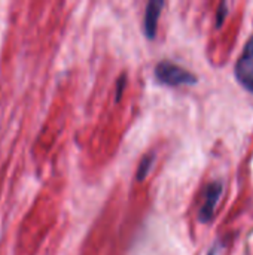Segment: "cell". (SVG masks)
<instances>
[{
	"label": "cell",
	"mask_w": 253,
	"mask_h": 255,
	"mask_svg": "<svg viewBox=\"0 0 253 255\" xmlns=\"http://www.w3.org/2000/svg\"><path fill=\"white\" fill-rule=\"evenodd\" d=\"M237 81L253 94V36L246 42L242 55L236 63Z\"/></svg>",
	"instance_id": "7a4b0ae2"
},
{
	"label": "cell",
	"mask_w": 253,
	"mask_h": 255,
	"mask_svg": "<svg viewBox=\"0 0 253 255\" xmlns=\"http://www.w3.org/2000/svg\"><path fill=\"white\" fill-rule=\"evenodd\" d=\"M164 7L163 0H151L146 6L145 12V21H143V30L149 39H154L157 34V25H158V18L161 15V9Z\"/></svg>",
	"instance_id": "277c9868"
},
{
	"label": "cell",
	"mask_w": 253,
	"mask_h": 255,
	"mask_svg": "<svg viewBox=\"0 0 253 255\" xmlns=\"http://www.w3.org/2000/svg\"><path fill=\"white\" fill-rule=\"evenodd\" d=\"M222 196V182L219 181H215L212 182L207 188H206V193H204V203L201 205L200 208V212H198V218L201 223H209L215 214V209L218 206V202Z\"/></svg>",
	"instance_id": "3957f363"
},
{
	"label": "cell",
	"mask_w": 253,
	"mask_h": 255,
	"mask_svg": "<svg viewBox=\"0 0 253 255\" xmlns=\"http://www.w3.org/2000/svg\"><path fill=\"white\" fill-rule=\"evenodd\" d=\"M154 160H155L154 155H146V157H143V160L140 161L139 169H137V181H143V179L148 176V173H149V170H151V167H152V164H154Z\"/></svg>",
	"instance_id": "5b68a950"
},
{
	"label": "cell",
	"mask_w": 253,
	"mask_h": 255,
	"mask_svg": "<svg viewBox=\"0 0 253 255\" xmlns=\"http://www.w3.org/2000/svg\"><path fill=\"white\" fill-rule=\"evenodd\" d=\"M207 255H215V250H212V251H210Z\"/></svg>",
	"instance_id": "52a82bcc"
},
{
	"label": "cell",
	"mask_w": 253,
	"mask_h": 255,
	"mask_svg": "<svg viewBox=\"0 0 253 255\" xmlns=\"http://www.w3.org/2000/svg\"><path fill=\"white\" fill-rule=\"evenodd\" d=\"M155 76L160 82L166 85H191L197 82V76L191 73L189 70L180 67L179 64H174L171 61H160L155 67Z\"/></svg>",
	"instance_id": "6da1fadb"
},
{
	"label": "cell",
	"mask_w": 253,
	"mask_h": 255,
	"mask_svg": "<svg viewBox=\"0 0 253 255\" xmlns=\"http://www.w3.org/2000/svg\"><path fill=\"white\" fill-rule=\"evenodd\" d=\"M125 79H127L125 75H122L118 79V85H116V102H119L121 97H122V93H124V88H125Z\"/></svg>",
	"instance_id": "8992f818"
}]
</instances>
